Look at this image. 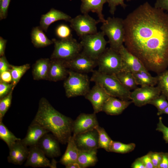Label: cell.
Returning a JSON list of instances; mask_svg holds the SVG:
<instances>
[{"mask_svg":"<svg viewBox=\"0 0 168 168\" xmlns=\"http://www.w3.org/2000/svg\"><path fill=\"white\" fill-rule=\"evenodd\" d=\"M69 22L70 27L80 37L97 33V25L100 22L99 20H95L88 14L78 15L72 18Z\"/></svg>","mask_w":168,"mask_h":168,"instance_id":"9","label":"cell"},{"mask_svg":"<svg viewBox=\"0 0 168 168\" xmlns=\"http://www.w3.org/2000/svg\"><path fill=\"white\" fill-rule=\"evenodd\" d=\"M132 168H145V166L140 157L136 159L132 164Z\"/></svg>","mask_w":168,"mask_h":168,"instance_id":"49","label":"cell"},{"mask_svg":"<svg viewBox=\"0 0 168 168\" xmlns=\"http://www.w3.org/2000/svg\"><path fill=\"white\" fill-rule=\"evenodd\" d=\"M90 80L100 85L111 96L129 100L131 92L125 88L114 74H109L94 70Z\"/></svg>","mask_w":168,"mask_h":168,"instance_id":"3","label":"cell"},{"mask_svg":"<svg viewBox=\"0 0 168 168\" xmlns=\"http://www.w3.org/2000/svg\"><path fill=\"white\" fill-rule=\"evenodd\" d=\"M154 7L166 11L168 13V0H156Z\"/></svg>","mask_w":168,"mask_h":168,"instance_id":"45","label":"cell"},{"mask_svg":"<svg viewBox=\"0 0 168 168\" xmlns=\"http://www.w3.org/2000/svg\"><path fill=\"white\" fill-rule=\"evenodd\" d=\"M49 132L39 125L31 123L25 137L21 139L22 142L29 147L37 145L42 137Z\"/></svg>","mask_w":168,"mask_h":168,"instance_id":"22","label":"cell"},{"mask_svg":"<svg viewBox=\"0 0 168 168\" xmlns=\"http://www.w3.org/2000/svg\"><path fill=\"white\" fill-rule=\"evenodd\" d=\"M11 0H0V20L7 18Z\"/></svg>","mask_w":168,"mask_h":168,"instance_id":"42","label":"cell"},{"mask_svg":"<svg viewBox=\"0 0 168 168\" xmlns=\"http://www.w3.org/2000/svg\"><path fill=\"white\" fill-rule=\"evenodd\" d=\"M157 86L168 101V69L158 74Z\"/></svg>","mask_w":168,"mask_h":168,"instance_id":"34","label":"cell"},{"mask_svg":"<svg viewBox=\"0 0 168 168\" xmlns=\"http://www.w3.org/2000/svg\"><path fill=\"white\" fill-rule=\"evenodd\" d=\"M98 134V147L109 152L110 148L113 140L108 135L104 128L99 125L95 128Z\"/></svg>","mask_w":168,"mask_h":168,"instance_id":"31","label":"cell"},{"mask_svg":"<svg viewBox=\"0 0 168 168\" xmlns=\"http://www.w3.org/2000/svg\"><path fill=\"white\" fill-rule=\"evenodd\" d=\"M161 94V91L157 86H142L131 92L130 98L136 106L141 107L149 104Z\"/></svg>","mask_w":168,"mask_h":168,"instance_id":"10","label":"cell"},{"mask_svg":"<svg viewBox=\"0 0 168 168\" xmlns=\"http://www.w3.org/2000/svg\"><path fill=\"white\" fill-rule=\"evenodd\" d=\"M13 85L12 83H7L0 82V99L7 96L12 90Z\"/></svg>","mask_w":168,"mask_h":168,"instance_id":"40","label":"cell"},{"mask_svg":"<svg viewBox=\"0 0 168 168\" xmlns=\"http://www.w3.org/2000/svg\"><path fill=\"white\" fill-rule=\"evenodd\" d=\"M0 82L7 83H12V78L10 70L0 73Z\"/></svg>","mask_w":168,"mask_h":168,"instance_id":"44","label":"cell"},{"mask_svg":"<svg viewBox=\"0 0 168 168\" xmlns=\"http://www.w3.org/2000/svg\"><path fill=\"white\" fill-rule=\"evenodd\" d=\"M63 87L68 98L84 96L90 90V80L85 73L70 70L65 79Z\"/></svg>","mask_w":168,"mask_h":168,"instance_id":"5","label":"cell"},{"mask_svg":"<svg viewBox=\"0 0 168 168\" xmlns=\"http://www.w3.org/2000/svg\"><path fill=\"white\" fill-rule=\"evenodd\" d=\"M148 153L151 158L154 168H158L162 159L163 152H150Z\"/></svg>","mask_w":168,"mask_h":168,"instance_id":"41","label":"cell"},{"mask_svg":"<svg viewBox=\"0 0 168 168\" xmlns=\"http://www.w3.org/2000/svg\"><path fill=\"white\" fill-rule=\"evenodd\" d=\"M66 168H81L77 162L70 163L65 166Z\"/></svg>","mask_w":168,"mask_h":168,"instance_id":"50","label":"cell"},{"mask_svg":"<svg viewBox=\"0 0 168 168\" xmlns=\"http://www.w3.org/2000/svg\"><path fill=\"white\" fill-rule=\"evenodd\" d=\"M125 0L128 1L131 0H108L107 3L110 7L109 12L112 15H114L116 7L119 5L125 9L127 6V5L124 2Z\"/></svg>","mask_w":168,"mask_h":168,"instance_id":"38","label":"cell"},{"mask_svg":"<svg viewBox=\"0 0 168 168\" xmlns=\"http://www.w3.org/2000/svg\"><path fill=\"white\" fill-rule=\"evenodd\" d=\"M59 143L52 134L47 133L42 137L37 145L47 157L53 158L61 154Z\"/></svg>","mask_w":168,"mask_h":168,"instance_id":"16","label":"cell"},{"mask_svg":"<svg viewBox=\"0 0 168 168\" xmlns=\"http://www.w3.org/2000/svg\"><path fill=\"white\" fill-rule=\"evenodd\" d=\"M98 71L103 73L115 74L121 71V57L118 51L106 48L97 60Z\"/></svg>","mask_w":168,"mask_h":168,"instance_id":"8","label":"cell"},{"mask_svg":"<svg viewBox=\"0 0 168 168\" xmlns=\"http://www.w3.org/2000/svg\"><path fill=\"white\" fill-rule=\"evenodd\" d=\"M157 114L158 115H160L163 114H168V105L163 110L159 113H157Z\"/></svg>","mask_w":168,"mask_h":168,"instance_id":"52","label":"cell"},{"mask_svg":"<svg viewBox=\"0 0 168 168\" xmlns=\"http://www.w3.org/2000/svg\"><path fill=\"white\" fill-rule=\"evenodd\" d=\"M57 36L60 40H66L72 37V30L67 25L61 24L58 26L55 30Z\"/></svg>","mask_w":168,"mask_h":168,"instance_id":"36","label":"cell"},{"mask_svg":"<svg viewBox=\"0 0 168 168\" xmlns=\"http://www.w3.org/2000/svg\"><path fill=\"white\" fill-rule=\"evenodd\" d=\"M52 40L54 45V49L50 59L69 61L75 57L82 50L80 42L72 37L66 40H57L54 38Z\"/></svg>","mask_w":168,"mask_h":168,"instance_id":"6","label":"cell"},{"mask_svg":"<svg viewBox=\"0 0 168 168\" xmlns=\"http://www.w3.org/2000/svg\"><path fill=\"white\" fill-rule=\"evenodd\" d=\"M9 154L7 157L9 162L16 165H21L26 160L29 148L21 142V139L16 142L8 148Z\"/></svg>","mask_w":168,"mask_h":168,"instance_id":"18","label":"cell"},{"mask_svg":"<svg viewBox=\"0 0 168 168\" xmlns=\"http://www.w3.org/2000/svg\"><path fill=\"white\" fill-rule=\"evenodd\" d=\"M97 152V149L79 150L77 162L81 168H85L95 166L98 161Z\"/></svg>","mask_w":168,"mask_h":168,"instance_id":"26","label":"cell"},{"mask_svg":"<svg viewBox=\"0 0 168 168\" xmlns=\"http://www.w3.org/2000/svg\"><path fill=\"white\" fill-rule=\"evenodd\" d=\"M145 168H154L151 158L148 153L140 157Z\"/></svg>","mask_w":168,"mask_h":168,"instance_id":"46","label":"cell"},{"mask_svg":"<svg viewBox=\"0 0 168 168\" xmlns=\"http://www.w3.org/2000/svg\"><path fill=\"white\" fill-rule=\"evenodd\" d=\"M50 61L48 58H41L35 62L32 68L34 79L47 80Z\"/></svg>","mask_w":168,"mask_h":168,"instance_id":"24","label":"cell"},{"mask_svg":"<svg viewBox=\"0 0 168 168\" xmlns=\"http://www.w3.org/2000/svg\"><path fill=\"white\" fill-rule=\"evenodd\" d=\"M96 113L80 114L73 121L72 133L73 135L94 129L99 123Z\"/></svg>","mask_w":168,"mask_h":168,"instance_id":"13","label":"cell"},{"mask_svg":"<svg viewBox=\"0 0 168 168\" xmlns=\"http://www.w3.org/2000/svg\"><path fill=\"white\" fill-rule=\"evenodd\" d=\"M137 85L141 86H154L157 84V76H152L147 71H141L133 73Z\"/></svg>","mask_w":168,"mask_h":168,"instance_id":"28","label":"cell"},{"mask_svg":"<svg viewBox=\"0 0 168 168\" xmlns=\"http://www.w3.org/2000/svg\"><path fill=\"white\" fill-rule=\"evenodd\" d=\"M67 146L64 153L60 160V162L65 166L70 163L77 162L79 149L72 136L67 143Z\"/></svg>","mask_w":168,"mask_h":168,"instance_id":"25","label":"cell"},{"mask_svg":"<svg viewBox=\"0 0 168 168\" xmlns=\"http://www.w3.org/2000/svg\"><path fill=\"white\" fill-rule=\"evenodd\" d=\"M125 47L148 71L168 67V13L146 2L124 19Z\"/></svg>","mask_w":168,"mask_h":168,"instance_id":"1","label":"cell"},{"mask_svg":"<svg viewBox=\"0 0 168 168\" xmlns=\"http://www.w3.org/2000/svg\"><path fill=\"white\" fill-rule=\"evenodd\" d=\"M166 154H167V156L168 157V152H166Z\"/></svg>","mask_w":168,"mask_h":168,"instance_id":"53","label":"cell"},{"mask_svg":"<svg viewBox=\"0 0 168 168\" xmlns=\"http://www.w3.org/2000/svg\"><path fill=\"white\" fill-rule=\"evenodd\" d=\"M30 68V64L28 63L19 66L11 65L10 71L12 78L13 89L22 76Z\"/></svg>","mask_w":168,"mask_h":168,"instance_id":"32","label":"cell"},{"mask_svg":"<svg viewBox=\"0 0 168 168\" xmlns=\"http://www.w3.org/2000/svg\"><path fill=\"white\" fill-rule=\"evenodd\" d=\"M0 138L6 143L8 148L21 139L16 137L6 126L2 120H0Z\"/></svg>","mask_w":168,"mask_h":168,"instance_id":"30","label":"cell"},{"mask_svg":"<svg viewBox=\"0 0 168 168\" xmlns=\"http://www.w3.org/2000/svg\"><path fill=\"white\" fill-rule=\"evenodd\" d=\"M118 52L122 60L121 71L134 73L141 71H147L142 62L132 54L124 45L120 48Z\"/></svg>","mask_w":168,"mask_h":168,"instance_id":"12","label":"cell"},{"mask_svg":"<svg viewBox=\"0 0 168 168\" xmlns=\"http://www.w3.org/2000/svg\"><path fill=\"white\" fill-rule=\"evenodd\" d=\"M26 167H49L50 161L42 150L37 145L30 147L26 161Z\"/></svg>","mask_w":168,"mask_h":168,"instance_id":"17","label":"cell"},{"mask_svg":"<svg viewBox=\"0 0 168 168\" xmlns=\"http://www.w3.org/2000/svg\"><path fill=\"white\" fill-rule=\"evenodd\" d=\"M67 68L64 61L50 59L47 80L57 82L65 79L68 75Z\"/></svg>","mask_w":168,"mask_h":168,"instance_id":"19","label":"cell"},{"mask_svg":"<svg viewBox=\"0 0 168 168\" xmlns=\"http://www.w3.org/2000/svg\"><path fill=\"white\" fill-rule=\"evenodd\" d=\"M100 29L108 37L110 47L118 51L124 41V19L119 17H108L106 21L102 23Z\"/></svg>","mask_w":168,"mask_h":168,"instance_id":"4","label":"cell"},{"mask_svg":"<svg viewBox=\"0 0 168 168\" xmlns=\"http://www.w3.org/2000/svg\"><path fill=\"white\" fill-rule=\"evenodd\" d=\"M156 130L162 133L164 140L166 143H168V127L164 124L161 117L159 119Z\"/></svg>","mask_w":168,"mask_h":168,"instance_id":"39","label":"cell"},{"mask_svg":"<svg viewBox=\"0 0 168 168\" xmlns=\"http://www.w3.org/2000/svg\"><path fill=\"white\" fill-rule=\"evenodd\" d=\"M155 106L159 113L165 109L168 105V101L166 96L161 94L152 100L149 104Z\"/></svg>","mask_w":168,"mask_h":168,"instance_id":"37","label":"cell"},{"mask_svg":"<svg viewBox=\"0 0 168 168\" xmlns=\"http://www.w3.org/2000/svg\"><path fill=\"white\" fill-rule=\"evenodd\" d=\"M95 83L84 97L90 102L94 112L96 114L102 111L104 103L110 96L100 85Z\"/></svg>","mask_w":168,"mask_h":168,"instance_id":"15","label":"cell"},{"mask_svg":"<svg viewBox=\"0 0 168 168\" xmlns=\"http://www.w3.org/2000/svg\"><path fill=\"white\" fill-rule=\"evenodd\" d=\"M136 147L135 143L125 144L119 142L113 141L110 145L109 152L125 154L133 151Z\"/></svg>","mask_w":168,"mask_h":168,"instance_id":"33","label":"cell"},{"mask_svg":"<svg viewBox=\"0 0 168 168\" xmlns=\"http://www.w3.org/2000/svg\"><path fill=\"white\" fill-rule=\"evenodd\" d=\"M79 150H96L98 147V134L95 129L72 135Z\"/></svg>","mask_w":168,"mask_h":168,"instance_id":"14","label":"cell"},{"mask_svg":"<svg viewBox=\"0 0 168 168\" xmlns=\"http://www.w3.org/2000/svg\"><path fill=\"white\" fill-rule=\"evenodd\" d=\"M57 161L54 159V158H52V161L50 162V168H55L57 167Z\"/></svg>","mask_w":168,"mask_h":168,"instance_id":"51","label":"cell"},{"mask_svg":"<svg viewBox=\"0 0 168 168\" xmlns=\"http://www.w3.org/2000/svg\"><path fill=\"white\" fill-rule=\"evenodd\" d=\"M73 120L56 110L44 97L41 98L31 123L42 126L63 144L67 143L72 136Z\"/></svg>","mask_w":168,"mask_h":168,"instance_id":"2","label":"cell"},{"mask_svg":"<svg viewBox=\"0 0 168 168\" xmlns=\"http://www.w3.org/2000/svg\"><path fill=\"white\" fill-rule=\"evenodd\" d=\"M158 168H168V157L166 152H163L162 158Z\"/></svg>","mask_w":168,"mask_h":168,"instance_id":"47","label":"cell"},{"mask_svg":"<svg viewBox=\"0 0 168 168\" xmlns=\"http://www.w3.org/2000/svg\"><path fill=\"white\" fill-rule=\"evenodd\" d=\"M7 40L0 37V56L4 55Z\"/></svg>","mask_w":168,"mask_h":168,"instance_id":"48","label":"cell"},{"mask_svg":"<svg viewBox=\"0 0 168 168\" xmlns=\"http://www.w3.org/2000/svg\"><path fill=\"white\" fill-rule=\"evenodd\" d=\"M72 18L70 16L63 12L52 8L46 13L41 15L40 26L46 32L49 26L55 22L62 20L69 22Z\"/></svg>","mask_w":168,"mask_h":168,"instance_id":"21","label":"cell"},{"mask_svg":"<svg viewBox=\"0 0 168 168\" xmlns=\"http://www.w3.org/2000/svg\"><path fill=\"white\" fill-rule=\"evenodd\" d=\"M65 62L68 68L84 73L93 72L94 68L97 66L96 60L92 59L82 51L73 58Z\"/></svg>","mask_w":168,"mask_h":168,"instance_id":"11","label":"cell"},{"mask_svg":"<svg viewBox=\"0 0 168 168\" xmlns=\"http://www.w3.org/2000/svg\"><path fill=\"white\" fill-rule=\"evenodd\" d=\"M105 35L102 31L81 37L80 43L82 51L92 59L96 60L105 51L108 43L105 38Z\"/></svg>","mask_w":168,"mask_h":168,"instance_id":"7","label":"cell"},{"mask_svg":"<svg viewBox=\"0 0 168 168\" xmlns=\"http://www.w3.org/2000/svg\"><path fill=\"white\" fill-rule=\"evenodd\" d=\"M43 31L40 26L34 27L32 30L31 32V42L36 48L44 47L53 44L52 40L48 39Z\"/></svg>","mask_w":168,"mask_h":168,"instance_id":"27","label":"cell"},{"mask_svg":"<svg viewBox=\"0 0 168 168\" xmlns=\"http://www.w3.org/2000/svg\"><path fill=\"white\" fill-rule=\"evenodd\" d=\"M80 11L82 14H88L90 12L96 13L100 22L106 21L102 13L104 5L108 0H81Z\"/></svg>","mask_w":168,"mask_h":168,"instance_id":"23","label":"cell"},{"mask_svg":"<svg viewBox=\"0 0 168 168\" xmlns=\"http://www.w3.org/2000/svg\"><path fill=\"white\" fill-rule=\"evenodd\" d=\"M115 75L123 85L128 90H134L138 87L132 73L121 71Z\"/></svg>","mask_w":168,"mask_h":168,"instance_id":"29","label":"cell"},{"mask_svg":"<svg viewBox=\"0 0 168 168\" xmlns=\"http://www.w3.org/2000/svg\"><path fill=\"white\" fill-rule=\"evenodd\" d=\"M11 65L5 56H3L0 58V73L2 72L10 70Z\"/></svg>","mask_w":168,"mask_h":168,"instance_id":"43","label":"cell"},{"mask_svg":"<svg viewBox=\"0 0 168 168\" xmlns=\"http://www.w3.org/2000/svg\"><path fill=\"white\" fill-rule=\"evenodd\" d=\"M13 90L4 97L0 100V120H2L12 103Z\"/></svg>","mask_w":168,"mask_h":168,"instance_id":"35","label":"cell"},{"mask_svg":"<svg viewBox=\"0 0 168 168\" xmlns=\"http://www.w3.org/2000/svg\"><path fill=\"white\" fill-rule=\"evenodd\" d=\"M132 103L131 100H123L110 96L104 103L102 111L108 115H118Z\"/></svg>","mask_w":168,"mask_h":168,"instance_id":"20","label":"cell"}]
</instances>
